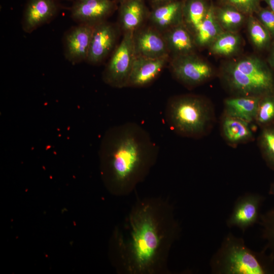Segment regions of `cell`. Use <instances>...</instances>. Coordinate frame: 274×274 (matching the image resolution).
<instances>
[{"mask_svg": "<svg viewBox=\"0 0 274 274\" xmlns=\"http://www.w3.org/2000/svg\"><path fill=\"white\" fill-rule=\"evenodd\" d=\"M209 6L205 0H186L183 2V23L193 36L204 19Z\"/></svg>", "mask_w": 274, "mask_h": 274, "instance_id": "7402d4cb", "label": "cell"}, {"mask_svg": "<svg viewBox=\"0 0 274 274\" xmlns=\"http://www.w3.org/2000/svg\"><path fill=\"white\" fill-rule=\"evenodd\" d=\"M155 7L173 1L174 0H150Z\"/></svg>", "mask_w": 274, "mask_h": 274, "instance_id": "4dcf8cb0", "label": "cell"}, {"mask_svg": "<svg viewBox=\"0 0 274 274\" xmlns=\"http://www.w3.org/2000/svg\"><path fill=\"white\" fill-rule=\"evenodd\" d=\"M70 1H82V0H70Z\"/></svg>", "mask_w": 274, "mask_h": 274, "instance_id": "e575fe53", "label": "cell"}, {"mask_svg": "<svg viewBox=\"0 0 274 274\" xmlns=\"http://www.w3.org/2000/svg\"><path fill=\"white\" fill-rule=\"evenodd\" d=\"M170 69L175 78L188 88L207 82L215 74L212 65L194 53L173 57Z\"/></svg>", "mask_w": 274, "mask_h": 274, "instance_id": "52a82bcc", "label": "cell"}, {"mask_svg": "<svg viewBox=\"0 0 274 274\" xmlns=\"http://www.w3.org/2000/svg\"><path fill=\"white\" fill-rule=\"evenodd\" d=\"M268 54L266 59V61L270 67L274 70V41L268 51Z\"/></svg>", "mask_w": 274, "mask_h": 274, "instance_id": "f546056e", "label": "cell"}, {"mask_svg": "<svg viewBox=\"0 0 274 274\" xmlns=\"http://www.w3.org/2000/svg\"><path fill=\"white\" fill-rule=\"evenodd\" d=\"M94 25L79 23L64 34V55L72 64L86 61Z\"/></svg>", "mask_w": 274, "mask_h": 274, "instance_id": "9c48e42d", "label": "cell"}, {"mask_svg": "<svg viewBox=\"0 0 274 274\" xmlns=\"http://www.w3.org/2000/svg\"><path fill=\"white\" fill-rule=\"evenodd\" d=\"M268 193L270 195L274 196V182L270 184Z\"/></svg>", "mask_w": 274, "mask_h": 274, "instance_id": "d6a6232c", "label": "cell"}, {"mask_svg": "<svg viewBox=\"0 0 274 274\" xmlns=\"http://www.w3.org/2000/svg\"><path fill=\"white\" fill-rule=\"evenodd\" d=\"M261 96H232L224 101V112L250 123L255 122Z\"/></svg>", "mask_w": 274, "mask_h": 274, "instance_id": "ac0fdd59", "label": "cell"}, {"mask_svg": "<svg viewBox=\"0 0 274 274\" xmlns=\"http://www.w3.org/2000/svg\"><path fill=\"white\" fill-rule=\"evenodd\" d=\"M258 145L266 165L274 170V123L261 128Z\"/></svg>", "mask_w": 274, "mask_h": 274, "instance_id": "d4e9b609", "label": "cell"}, {"mask_svg": "<svg viewBox=\"0 0 274 274\" xmlns=\"http://www.w3.org/2000/svg\"><path fill=\"white\" fill-rule=\"evenodd\" d=\"M181 231L174 208L167 200H138L115 231L117 268L124 274L168 272L169 253Z\"/></svg>", "mask_w": 274, "mask_h": 274, "instance_id": "6da1fadb", "label": "cell"}, {"mask_svg": "<svg viewBox=\"0 0 274 274\" xmlns=\"http://www.w3.org/2000/svg\"><path fill=\"white\" fill-rule=\"evenodd\" d=\"M220 77L232 96L274 93L273 70L257 55H244L227 61L221 67Z\"/></svg>", "mask_w": 274, "mask_h": 274, "instance_id": "3957f363", "label": "cell"}, {"mask_svg": "<svg viewBox=\"0 0 274 274\" xmlns=\"http://www.w3.org/2000/svg\"><path fill=\"white\" fill-rule=\"evenodd\" d=\"M255 122L261 128L274 123V93L260 97Z\"/></svg>", "mask_w": 274, "mask_h": 274, "instance_id": "484cf974", "label": "cell"}, {"mask_svg": "<svg viewBox=\"0 0 274 274\" xmlns=\"http://www.w3.org/2000/svg\"><path fill=\"white\" fill-rule=\"evenodd\" d=\"M250 124L223 112L220 120L221 134L228 145L236 147L253 140L254 136Z\"/></svg>", "mask_w": 274, "mask_h": 274, "instance_id": "9a60e30c", "label": "cell"}, {"mask_svg": "<svg viewBox=\"0 0 274 274\" xmlns=\"http://www.w3.org/2000/svg\"><path fill=\"white\" fill-rule=\"evenodd\" d=\"M256 17L269 32L274 41V12L269 8H260L256 13Z\"/></svg>", "mask_w": 274, "mask_h": 274, "instance_id": "f1b7e54d", "label": "cell"}, {"mask_svg": "<svg viewBox=\"0 0 274 274\" xmlns=\"http://www.w3.org/2000/svg\"><path fill=\"white\" fill-rule=\"evenodd\" d=\"M267 5L268 8L274 12V0H262Z\"/></svg>", "mask_w": 274, "mask_h": 274, "instance_id": "1f68e13d", "label": "cell"}, {"mask_svg": "<svg viewBox=\"0 0 274 274\" xmlns=\"http://www.w3.org/2000/svg\"><path fill=\"white\" fill-rule=\"evenodd\" d=\"M125 0H119V1L120 2V3H122L124 1H125Z\"/></svg>", "mask_w": 274, "mask_h": 274, "instance_id": "836d02e7", "label": "cell"}, {"mask_svg": "<svg viewBox=\"0 0 274 274\" xmlns=\"http://www.w3.org/2000/svg\"><path fill=\"white\" fill-rule=\"evenodd\" d=\"M113 0L75 1L71 9L72 18L78 23L95 25L106 20L115 9Z\"/></svg>", "mask_w": 274, "mask_h": 274, "instance_id": "7c38bea8", "label": "cell"}, {"mask_svg": "<svg viewBox=\"0 0 274 274\" xmlns=\"http://www.w3.org/2000/svg\"><path fill=\"white\" fill-rule=\"evenodd\" d=\"M246 24L248 37L253 47L259 51H268L272 39L257 17L254 15L248 16Z\"/></svg>", "mask_w": 274, "mask_h": 274, "instance_id": "cb8c5ba5", "label": "cell"}, {"mask_svg": "<svg viewBox=\"0 0 274 274\" xmlns=\"http://www.w3.org/2000/svg\"><path fill=\"white\" fill-rule=\"evenodd\" d=\"M158 151L148 132L136 123L112 129L101 151L103 175L112 192L120 196L131 193L155 164Z\"/></svg>", "mask_w": 274, "mask_h": 274, "instance_id": "7a4b0ae2", "label": "cell"}, {"mask_svg": "<svg viewBox=\"0 0 274 274\" xmlns=\"http://www.w3.org/2000/svg\"><path fill=\"white\" fill-rule=\"evenodd\" d=\"M58 9L55 0H29L22 18L23 30L31 33L50 21L56 15Z\"/></svg>", "mask_w": 274, "mask_h": 274, "instance_id": "4fadbf2b", "label": "cell"}, {"mask_svg": "<svg viewBox=\"0 0 274 274\" xmlns=\"http://www.w3.org/2000/svg\"><path fill=\"white\" fill-rule=\"evenodd\" d=\"M214 8L212 4L210 5L204 19L193 34L197 47H209L224 31L216 19Z\"/></svg>", "mask_w": 274, "mask_h": 274, "instance_id": "ffe728a7", "label": "cell"}, {"mask_svg": "<svg viewBox=\"0 0 274 274\" xmlns=\"http://www.w3.org/2000/svg\"><path fill=\"white\" fill-rule=\"evenodd\" d=\"M216 19L224 31L237 32L246 23L247 16L235 8L222 5L214 8Z\"/></svg>", "mask_w": 274, "mask_h": 274, "instance_id": "603a6c76", "label": "cell"}, {"mask_svg": "<svg viewBox=\"0 0 274 274\" xmlns=\"http://www.w3.org/2000/svg\"><path fill=\"white\" fill-rule=\"evenodd\" d=\"M162 36L174 57L194 53L197 46L193 36L183 23L166 30Z\"/></svg>", "mask_w": 274, "mask_h": 274, "instance_id": "2e32d148", "label": "cell"}, {"mask_svg": "<svg viewBox=\"0 0 274 274\" xmlns=\"http://www.w3.org/2000/svg\"><path fill=\"white\" fill-rule=\"evenodd\" d=\"M146 15L144 0H125L121 3L119 23L124 32H134L141 28Z\"/></svg>", "mask_w": 274, "mask_h": 274, "instance_id": "d6986e66", "label": "cell"}, {"mask_svg": "<svg viewBox=\"0 0 274 274\" xmlns=\"http://www.w3.org/2000/svg\"><path fill=\"white\" fill-rule=\"evenodd\" d=\"M263 248L254 251L243 238L228 233L210 260L214 274H274V256Z\"/></svg>", "mask_w": 274, "mask_h": 274, "instance_id": "5b68a950", "label": "cell"}, {"mask_svg": "<svg viewBox=\"0 0 274 274\" xmlns=\"http://www.w3.org/2000/svg\"><path fill=\"white\" fill-rule=\"evenodd\" d=\"M242 39L237 32L223 31L209 46L213 54L222 57H232L240 50Z\"/></svg>", "mask_w": 274, "mask_h": 274, "instance_id": "44dd1931", "label": "cell"}, {"mask_svg": "<svg viewBox=\"0 0 274 274\" xmlns=\"http://www.w3.org/2000/svg\"><path fill=\"white\" fill-rule=\"evenodd\" d=\"M166 121L178 135L198 139L207 136L215 122L214 108L207 98L195 94L171 97L165 108Z\"/></svg>", "mask_w": 274, "mask_h": 274, "instance_id": "277c9868", "label": "cell"}, {"mask_svg": "<svg viewBox=\"0 0 274 274\" xmlns=\"http://www.w3.org/2000/svg\"><path fill=\"white\" fill-rule=\"evenodd\" d=\"M118 35L112 23L105 20L95 24L86 61L96 64L104 61L115 49Z\"/></svg>", "mask_w": 274, "mask_h": 274, "instance_id": "30bf717a", "label": "cell"}, {"mask_svg": "<svg viewBox=\"0 0 274 274\" xmlns=\"http://www.w3.org/2000/svg\"><path fill=\"white\" fill-rule=\"evenodd\" d=\"M259 224L262 227V237L266 242L264 248L274 256V208L261 214Z\"/></svg>", "mask_w": 274, "mask_h": 274, "instance_id": "4316f807", "label": "cell"}, {"mask_svg": "<svg viewBox=\"0 0 274 274\" xmlns=\"http://www.w3.org/2000/svg\"><path fill=\"white\" fill-rule=\"evenodd\" d=\"M133 32H124L120 43L116 46L102 74L104 81L112 87H126L136 57Z\"/></svg>", "mask_w": 274, "mask_h": 274, "instance_id": "8992f818", "label": "cell"}, {"mask_svg": "<svg viewBox=\"0 0 274 274\" xmlns=\"http://www.w3.org/2000/svg\"><path fill=\"white\" fill-rule=\"evenodd\" d=\"M183 2L174 0L154 7L149 15L154 27L163 31L183 23Z\"/></svg>", "mask_w": 274, "mask_h": 274, "instance_id": "e0dca14e", "label": "cell"}, {"mask_svg": "<svg viewBox=\"0 0 274 274\" xmlns=\"http://www.w3.org/2000/svg\"><path fill=\"white\" fill-rule=\"evenodd\" d=\"M168 58L136 56L127 87H144L151 83L161 72Z\"/></svg>", "mask_w": 274, "mask_h": 274, "instance_id": "5bb4252c", "label": "cell"}, {"mask_svg": "<svg viewBox=\"0 0 274 274\" xmlns=\"http://www.w3.org/2000/svg\"><path fill=\"white\" fill-rule=\"evenodd\" d=\"M133 45L136 56L157 58L168 57L165 41L154 27L140 28L133 32Z\"/></svg>", "mask_w": 274, "mask_h": 274, "instance_id": "8fae6325", "label": "cell"}, {"mask_svg": "<svg viewBox=\"0 0 274 274\" xmlns=\"http://www.w3.org/2000/svg\"><path fill=\"white\" fill-rule=\"evenodd\" d=\"M261 0H221L222 5L231 6L246 16L254 15L261 8Z\"/></svg>", "mask_w": 274, "mask_h": 274, "instance_id": "83f0119b", "label": "cell"}, {"mask_svg": "<svg viewBox=\"0 0 274 274\" xmlns=\"http://www.w3.org/2000/svg\"><path fill=\"white\" fill-rule=\"evenodd\" d=\"M265 198L257 193L248 192L235 200L231 214L226 221L229 228L236 227L243 232L259 223L260 209Z\"/></svg>", "mask_w": 274, "mask_h": 274, "instance_id": "ba28073f", "label": "cell"}]
</instances>
